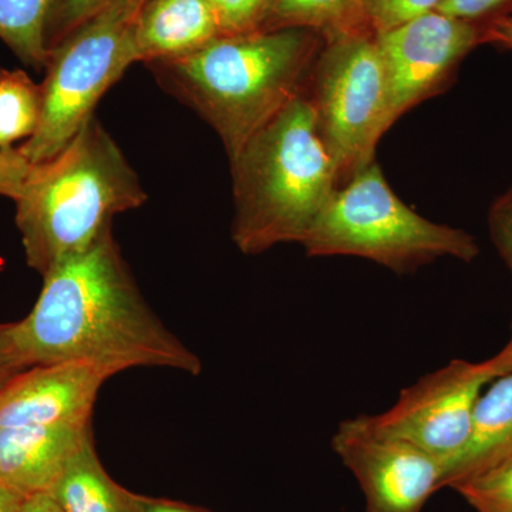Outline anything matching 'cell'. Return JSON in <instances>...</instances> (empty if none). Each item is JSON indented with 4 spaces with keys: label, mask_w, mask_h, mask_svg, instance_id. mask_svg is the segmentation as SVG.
Listing matches in <instances>:
<instances>
[{
    "label": "cell",
    "mask_w": 512,
    "mask_h": 512,
    "mask_svg": "<svg viewBox=\"0 0 512 512\" xmlns=\"http://www.w3.org/2000/svg\"><path fill=\"white\" fill-rule=\"evenodd\" d=\"M28 367L77 362L111 373L165 367L200 375L201 360L161 322L140 292L113 229L43 275L29 315L12 323Z\"/></svg>",
    "instance_id": "6da1fadb"
},
{
    "label": "cell",
    "mask_w": 512,
    "mask_h": 512,
    "mask_svg": "<svg viewBox=\"0 0 512 512\" xmlns=\"http://www.w3.org/2000/svg\"><path fill=\"white\" fill-rule=\"evenodd\" d=\"M322 45L308 29L258 30L147 66L165 92L214 128L231 160L303 92Z\"/></svg>",
    "instance_id": "7a4b0ae2"
},
{
    "label": "cell",
    "mask_w": 512,
    "mask_h": 512,
    "mask_svg": "<svg viewBox=\"0 0 512 512\" xmlns=\"http://www.w3.org/2000/svg\"><path fill=\"white\" fill-rule=\"evenodd\" d=\"M146 201L136 171L93 116L55 157L32 164L15 200L28 265L45 275L67 256L92 247L121 212Z\"/></svg>",
    "instance_id": "3957f363"
},
{
    "label": "cell",
    "mask_w": 512,
    "mask_h": 512,
    "mask_svg": "<svg viewBox=\"0 0 512 512\" xmlns=\"http://www.w3.org/2000/svg\"><path fill=\"white\" fill-rule=\"evenodd\" d=\"M231 237L242 254L301 242L339 187L305 93L279 111L231 158Z\"/></svg>",
    "instance_id": "277c9868"
},
{
    "label": "cell",
    "mask_w": 512,
    "mask_h": 512,
    "mask_svg": "<svg viewBox=\"0 0 512 512\" xmlns=\"http://www.w3.org/2000/svg\"><path fill=\"white\" fill-rule=\"evenodd\" d=\"M301 244L312 258L357 256L396 274H413L444 256L473 262L480 255L473 235L404 204L376 160L336 188Z\"/></svg>",
    "instance_id": "5b68a950"
},
{
    "label": "cell",
    "mask_w": 512,
    "mask_h": 512,
    "mask_svg": "<svg viewBox=\"0 0 512 512\" xmlns=\"http://www.w3.org/2000/svg\"><path fill=\"white\" fill-rule=\"evenodd\" d=\"M144 2L113 0L49 50L40 84V123L18 148L30 164L60 153L92 119L103 94L134 64L131 29Z\"/></svg>",
    "instance_id": "8992f818"
},
{
    "label": "cell",
    "mask_w": 512,
    "mask_h": 512,
    "mask_svg": "<svg viewBox=\"0 0 512 512\" xmlns=\"http://www.w3.org/2000/svg\"><path fill=\"white\" fill-rule=\"evenodd\" d=\"M303 93L335 161L339 187L376 160L387 93L376 37L367 30L323 40Z\"/></svg>",
    "instance_id": "52a82bcc"
},
{
    "label": "cell",
    "mask_w": 512,
    "mask_h": 512,
    "mask_svg": "<svg viewBox=\"0 0 512 512\" xmlns=\"http://www.w3.org/2000/svg\"><path fill=\"white\" fill-rule=\"evenodd\" d=\"M510 372L512 338L500 353L484 362L453 360L420 377L402 390L389 410L363 417L380 433L409 441L439 458L444 467L466 446L485 387Z\"/></svg>",
    "instance_id": "ba28073f"
},
{
    "label": "cell",
    "mask_w": 512,
    "mask_h": 512,
    "mask_svg": "<svg viewBox=\"0 0 512 512\" xmlns=\"http://www.w3.org/2000/svg\"><path fill=\"white\" fill-rule=\"evenodd\" d=\"M387 93V127L441 92L458 64L483 43V23L434 12L377 35Z\"/></svg>",
    "instance_id": "9c48e42d"
},
{
    "label": "cell",
    "mask_w": 512,
    "mask_h": 512,
    "mask_svg": "<svg viewBox=\"0 0 512 512\" xmlns=\"http://www.w3.org/2000/svg\"><path fill=\"white\" fill-rule=\"evenodd\" d=\"M330 444L362 488L365 512H421L443 488V461L373 429L363 414L342 421Z\"/></svg>",
    "instance_id": "30bf717a"
},
{
    "label": "cell",
    "mask_w": 512,
    "mask_h": 512,
    "mask_svg": "<svg viewBox=\"0 0 512 512\" xmlns=\"http://www.w3.org/2000/svg\"><path fill=\"white\" fill-rule=\"evenodd\" d=\"M113 376L89 363L28 367L0 387V427L90 426L101 386Z\"/></svg>",
    "instance_id": "8fae6325"
},
{
    "label": "cell",
    "mask_w": 512,
    "mask_h": 512,
    "mask_svg": "<svg viewBox=\"0 0 512 512\" xmlns=\"http://www.w3.org/2000/svg\"><path fill=\"white\" fill-rule=\"evenodd\" d=\"M83 427H0V483L29 495L49 493L92 439Z\"/></svg>",
    "instance_id": "7c38bea8"
},
{
    "label": "cell",
    "mask_w": 512,
    "mask_h": 512,
    "mask_svg": "<svg viewBox=\"0 0 512 512\" xmlns=\"http://www.w3.org/2000/svg\"><path fill=\"white\" fill-rule=\"evenodd\" d=\"M221 36L208 0H146L131 29L133 63L191 55Z\"/></svg>",
    "instance_id": "4fadbf2b"
},
{
    "label": "cell",
    "mask_w": 512,
    "mask_h": 512,
    "mask_svg": "<svg viewBox=\"0 0 512 512\" xmlns=\"http://www.w3.org/2000/svg\"><path fill=\"white\" fill-rule=\"evenodd\" d=\"M512 456V372L481 394L466 446L444 466L441 487H450Z\"/></svg>",
    "instance_id": "5bb4252c"
},
{
    "label": "cell",
    "mask_w": 512,
    "mask_h": 512,
    "mask_svg": "<svg viewBox=\"0 0 512 512\" xmlns=\"http://www.w3.org/2000/svg\"><path fill=\"white\" fill-rule=\"evenodd\" d=\"M49 494L64 512H137L134 494L111 480L93 437L73 457Z\"/></svg>",
    "instance_id": "9a60e30c"
},
{
    "label": "cell",
    "mask_w": 512,
    "mask_h": 512,
    "mask_svg": "<svg viewBox=\"0 0 512 512\" xmlns=\"http://www.w3.org/2000/svg\"><path fill=\"white\" fill-rule=\"evenodd\" d=\"M291 28L312 30L323 40L367 30L363 0H271L261 30Z\"/></svg>",
    "instance_id": "2e32d148"
},
{
    "label": "cell",
    "mask_w": 512,
    "mask_h": 512,
    "mask_svg": "<svg viewBox=\"0 0 512 512\" xmlns=\"http://www.w3.org/2000/svg\"><path fill=\"white\" fill-rule=\"evenodd\" d=\"M56 0H0V40L36 72L49 59L47 25Z\"/></svg>",
    "instance_id": "e0dca14e"
},
{
    "label": "cell",
    "mask_w": 512,
    "mask_h": 512,
    "mask_svg": "<svg viewBox=\"0 0 512 512\" xmlns=\"http://www.w3.org/2000/svg\"><path fill=\"white\" fill-rule=\"evenodd\" d=\"M42 116V89L23 70L0 72V148L35 134Z\"/></svg>",
    "instance_id": "ac0fdd59"
},
{
    "label": "cell",
    "mask_w": 512,
    "mask_h": 512,
    "mask_svg": "<svg viewBox=\"0 0 512 512\" xmlns=\"http://www.w3.org/2000/svg\"><path fill=\"white\" fill-rule=\"evenodd\" d=\"M477 512H512V456L450 485Z\"/></svg>",
    "instance_id": "d6986e66"
},
{
    "label": "cell",
    "mask_w": 512,
    "mask_h": 512,
    "mask_svg": "<svg viewBox=\"0 0 512 512\" xmlns=\"http://www.w3.org/2000/svg\"><path fill=\"white\" fill-rule=\"evenodd\" d=\"M443 0H363V19L373 35H382L439 9Z\"/></svg>",
    "instance_id": "ffe728a7"
},
{
    "label": "cell",
    "mask_w": 512,
    "mask_h": 512,
    "mask_svg": "<svg viewBox=\"0 0 512 512\" xmlns=\"http://www.w3.org/2000/svg\"><path fill=\"white\" fill-rule=\"evenodd\" d=\"M221 36L258 32L264 26L271 0H208Z\"/></svg>",
    "instance_id": "44dd1931"
},
{
    "label": "cell",
    "mask_w": 512,
    "mask_h": 512,
    "mask_svg": "<svg viewBox=\"0 0 512 512\" xmlns=\"http://www.w3.org/2000/svg\"><path fill=\"white\" fill-rule=\"evenodd\" d=\"M111 2L113 0H56L47 25L49 50Z\"/></svg>",
    "instance_id": "7402d4cb"
},
{
    "label": "cell",
    "mask_w": 512,
    "mask_h": 512,
    "mask_svg": "<svg viewBox=\"0 0 512 512\" xmlns=\"http://www.w3.org/2000/svg\"><path fill=\"white\" fill-rule=\"evenodd\" d=\"M488 231L498 254L512 272V188L491 205L488 211Z\"/></svg>",
    "instance_id": "603a6c76"
},
{
    "label": "cell",
    "mask_w": 512,
    "mask_h": 512,
    "mask_svg": "<svg viewBox=\"0 0 512 512\" xmlns=\"http://www.w3.org/2000/svg\"><path fill=\"white\" fill-rule=\"evenodd\" d=\"M32 164L18 148H0V195L15 201L23 190Z\"/></svg>",
    "instance_id": "cb8c5ba5"
},
{
    "label": "cell",
    "mask_w": 512,
    "mask_h": 512,
    "mask_svg": "<svg viewBox=\"0 0 512 512\" xmlns=\"http://www.w3.org/2000/svg\"><path fill=\"white\" fill-rule=\"evenodd\" d=\"M511 3L512 0H443L437 12L451 18L483 22Z\"/></svg>",
    "instance_id": "d4e9b609"
},
{
    "label": "cell",
    "mask_w": 512,
    "mask_h": 512,
    "mask_svg": "<svg viewBox=\"0 0 512 512\" xmlns=\"http://www.w3.org/2000/svg\"><path fill=\"white\" fill-rule=\"evenodd\" d=\"M481 23H483V43H491L512 52V3Z\"/></svg>",
    "instance_id": "484cf974"
},
{
    "label": "cell",
    "mask_w": 512,
    "mask_h": 512,
    "mask_svg": "<svg viewBox=\"0 0 512 512\" xmlns=\"http://www.w3.org/2000/svg\"><path fill=\"white\" fill-rule=\"evenodd\" d=\"M25 369L13 345L12 323H0V387Z\"/></svg>",
    "instance_id": "4316f807"
},
{
    "label": "cell",
    "mask_w": 512,
    "mask_h": 512,
    "mask_svg": "<svg viewBox=\"0 0 512 512\" xmlns=\"http://www.w3.org/2000/svg\"><path fill=\"white\" fill-rule=\"evenodd\" d=\"M134 505H136L137 512H210L202 510V508L192 507V505L177 503V501L136 494H134Z\"/></svg>",
    "instance_id": "83f0119b"
},
{
    "label": "cell",
    "mask_w": 512,
    "mask_h": 512,
    "mask_svg": "<svg viewBox=\"0 0 512 512\" xmlns=\"http://www.w3.org/2000/svg\"><path fill=\"white\" fill-rule=\"evenodd\" d=\"M20 512H64L49 493L33 494L26 497Z\"/></svg>",
    "instance_id": "f1b7e54d"
},
{
    "label": "cell",
    "mask_w": 512,
    "mask_h": 512,
    "mask_svg": "<svg viewBox=\"0 0 512 512\" xmlns=\"http://www.w3.org/2000/svg\"><path fill=\"white\" fill-rule=\"evenodd\" d=\"M25 500V495L0 483V512H20Z\"/></svg>",
    "instance_id": "f546056e"
},
{
    "label": "cell",
    "mask_w": 512,
    "mask_h": 512,
    "mask_svg": "<svg viewBox=\"0 0 512 512\" xmlns=\"http://www.w3.org/2000/svg\"><path fill=\"white\" fill-rule=\"evenodd\" d=\"M0 72H2V69H0Z\"/></svg>",
    "instance_id": "4dcf8cb0"
}]
</instances>
